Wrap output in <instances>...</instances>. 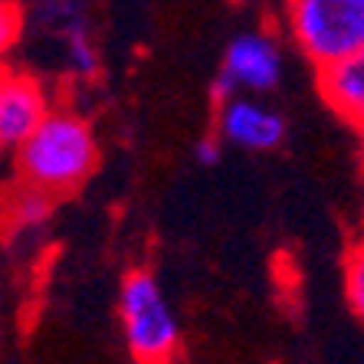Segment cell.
<instances>
[{
    "mask_svg": "<svg viewBox=\"0 0 364 364\" xmlns=\"http://www.w3.org/2000/svg\"><path fill=\"white\" fill-rule=\"evenodd\" d=\"M318 92L331 112L364 132V50L318 69Z\"/></svg>",
    "mask_w": 364,
    "mask_h": 364,
    "instance_id": "obj_7",
    "label": "cell"
},
{
    "mask_svg": "<svg viewBox=\"0 0 364 364\" xmlns=\"http://www.w3.org/2000/svg\"><path fill=\"white\" fill-rule=\"evenodd\" d=\"M60 36H63V50H66L69 69H73L76 76H95L102 66V56L92 40V30H89L85 17L79 14V7H69L66 20H63V26H60Z\"/></svg>",
    "mask_w": 364,
    "mask_h": 364,
    "instance_id": "obj_8",
    "label": "cell"
},
{
    "mask_svg": "<svg viewBox=\"0 0 364 364\" xmlns=\"http://www.w3.org/2000/svg\"><path fill=\"white\" fill-rule=\"evenodd\" d=\"M220 76L230 79L237 92H269L282 79L279 40L266 30H246L227 43Z\"/></svg>",
    "mask_w": 364,
    "mask_h": 364,
    "instance_id": "obj_4",
    "label": "cell"
},
{
    "mask_svg": "<svg viewBox=\"0 0 364 364\" xmlns=\"http://www.w3.org/2000/svg\"><path fill=\"white\" fill-rule=\"evenodd\" d=\"M194 154H197V161L200 164L213 168V164L220 161V141H217V138H200L197 148H194Z\"/></svg>",
    "mask_w": 364,
    "mask_h": 364,
    "instance_id": "obj_12",
    "label": "cell"
},
{
    "mask_svg": "<svg viewBox=\"0 0 364 364\" xmlns=\"http://www.w3.org/2000/svg\"><path fill=\"white\" fill-rule=\"evenodd\" d=\"M23 33V10L17 4H4L0 0V63L10 56V50L20 43Z\"/></svg>",
    "mask_w": 364,
    "mask_h": 364,
    "instance_id": "obj_11",
    "label": "cell"
},
{
    "mask_svg": "<svg viewBox=\"0 0 364 364\" xmlns=\"http://www.w3.org/2000/svg\"><path fill=\"white\" fill-rule=\"evenodd\" d=\"M345 296L351 312L364 322V243H358L345 259Z\"/></svg>",
    "mask_w": 364,
    "mask_h": 364,
    "instance_id": "obj_10",
    "label": "cell"
},
{
    "mask_svg": "<svg viewBox=\"0 0 364 364\" xmlns=\"http://www.w3.org/2000/svg\"><path fill=\"white\" fill-rule=\"evenodd\" d=\"M361 164H364V132H361Z\"/></svg>",
    "mask_w": 364,
    "mask_h": 364,
    "instance_id": "obj_13",
    "label": "cell"
},
{
    "mask_svg": "<svg viewBox=\"0 0 364 364\" xmlns=\"http://www.w3.org/2000/svg\"><path fill=\"white\" fill-rule=\"evenodd\" d=\"M119 315L128 351L138 364H171L181 348V325L158 276L132 269L119 289Z\"/></svg>",
    "mask_w": 364,
    "mask_h": 364,
    "instance_id": "obj_2",
    "label": "cell"
},
{
    "mask_svg": "<svg viewBox=\"0 0 364 364\" xmlns=\"http://www.w3.org/2000/svg\"><path fill=\"white\" fill-rule=\"evenodd\" d=\"M20 178L46 194H73L92 178L99 144L89 122L69 109H53L17 151Z\"/></svg>",
    "mask_w": 364,
    "mask_h": 364,
    "instance_id": "obj_1",
    "label": "cell"
},
{
    "mask_svg": "<svg viewBox=\"0 0 364 364\" xmlns=\"http://www.w3.org/2000/svg\"><path fill=\"white\" fill-rule=\"evenodd\" d=\"M7 217L17 230H36L53 217V194L33 184H20L7 200Z\"/></svg>",
    "mask_w": 364,
    "mask_h": 364,
    "instance_id": "obj_9",
    "label": "cell"
},
{
    "mask_svg": "<svg viewBox=\"0 0 364 364\" xmlns=\"http://www.w3.org/2000/svg\"><path fill=\"white\" fill-rule=\"evenodd\" d=\"M50 112L46 89L33 76L0 66V151H20Z\"/></svg>",
    "mask_w": 364,
    "mask_h": 364,
    "instance_id": "obj_5",
    "label": "cell"
},
{
    "mask_svg": "<svg viewBox=\"0 0 364 364\" xmlns=\"http://www.w3.org/2000/svg\"><path fill=\"white\" fill-rule=\"evenodd\" d=\"M289 33L318 69L364 50V0H292Z\"/></svg>",
    "mask_w": 364,
    "mask_h": 364,
    "instance_id": "obj_3",
    "label": "cell"
},
{
    "mask_svg": "<svg viewBox=\"0 0 364 364\" xmlns=\"http://www.w3.org/2000/svg\"><path fill=\"white\" fill-rule=\"evenodd\" d=\"M217 135L243 151H276L286 141V119L259 99L237 95L217 112Z\"/></svg>",
    "mask_w": 364,
    "mask_h": 364,
    "instance_id": "obj_6",
    "label": "cell"
}]
</instances>
